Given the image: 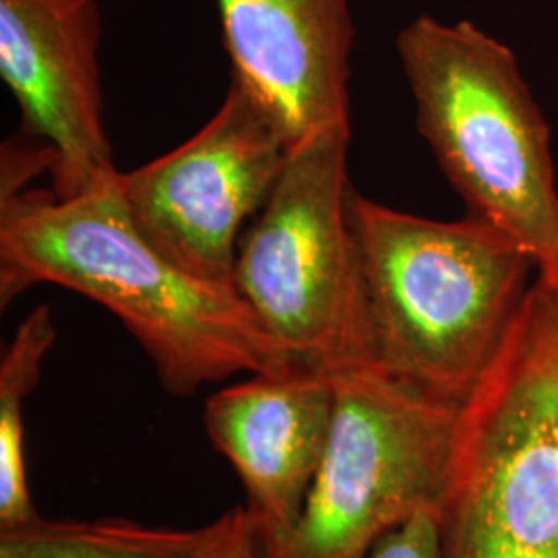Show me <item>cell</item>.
Masks as SVG:
<instances>
[{
  "label": "cell",
  "mask_w": 558,
  "mask_h": 558,
  "mask_svg": "<svg viewBox=\"0 0 558 558\" xmlns=\"http://www.w3.org/2000/svg\"><path fill=\"white\" fill-rule=\"evenodd\" d=\"M440 558H558V283L538 274L459 408Z\"/></svg>",
  "instance_id": "277c9868"
},
{
  "label": "cell",
  "mask_w": 558,
  "mask_h": 558,
  "mask_svg": "<svg viewBox=\"0 0 558 558\" xmlns=\"http://www.w3.org/2000/svg\"><path fill=\"white\" fill-rule=\"evenodd\" d=\"M54 341L52 311L40 304L17 325L0 359V527L40 518L25 456V401L40 383Z\"/></svg>",
  "instance_id": "7c38bea8"
},
{
  "label": "cell",
  "mask_w": 558,
  "mask_h": 558,
  "mask_svg": "<svg viewBox=\"0 0 558 558\" xmlns=\"http://www.w3.org/2000/svg\"><path fill=\"white\" fill-rule=\"evenodd\" d=\"M197 558H260L259 539L244 507H234L207 523Z\"/></svg>",
  "instance_id": "4fadbf2b"
},
{
  "label": "cell",
  "mask_w": 558,
  "mask_h": 558,
  "mask_svg": "<svg viewBox=\"0 0 558 558\" xmlns=\"http://www.w3.org/2000/svg\"><path fill=\"white\" fill-rule=\"evenodd\" d=\"M350 133L290 149L242 234L234 288L300 368L339 375L377 364L359 242L350 220Z\"/></svg>",
  "instance_id": "5b68a950"
},
{
  "label": "cell",
  "mask_w": 558,
  "mask_h": 558,
  "mask_svg": "<svg viewBox=\"0 0 558 558\" xmlns=\"http://www.w3.org/2000/svg\"><path fill=\"white\" fill-rule=\"evenodd\" d=\"M375 360L426 396L463 403L507 338L536 259L488 221H440L352 189Z\"/></svg>",
  "instance_id": "7a4b0ae2"
},
{
  "label": "cell",
  "mask_w": 558,
  "mask_h": 558,
  "mask_svg": "<svg viewBox=\"0 0 558 558\" xmlns=\"http://www.w3.org/2000/svg\"><path fill=\"white\" fill-rule=\"evenodd\" d=\"M203 527L145 525L131 519H46L0 527V558H197Z\"/></svg>",
  "instance_id": "8fae6325"
},
{
  "label": "cell",
  "mask_w": 558,
  "mask_h": 558,
  "mask_svg": "<svg viewBox=\"0 0 558 558\" xmlns=\"http://www.w3.org/2000/svg\"><path fill=\"white\" fill-rule=\"evenodd\" d=\"M555 283H558V278H557V279H555Z\"/></svg>",
  "instance_id": "9a60e30c"
},
{
  "label": "cell",
  "mask_w": 558,
  "mask_h": 558,
  "mask_svg": "<svg viewBox=\"0 0 558 558\" xmlns=\"http://www.w3.org/2000/svg\"><path fill=\"white\" fill-rule=\"evenodd\" d=\"M333 408V375L308 368L251 375L207 399L205 433L239 474L259 548L276 546L296 527L327 449Z\"/></svg>",
  "instance_id": "9c48e42d"
},
{
  "label": "cell",
  "mask_w": 558,
  "mask_h": 558,
  "mask_svg": "<svg viewBox=\"0 0 558 558\" xmlns=\"http://www.w3.org/2000/svg\"><path fill=\"white\" fill-rule=\"evenodd\" d=\"M119 177L71 199L52 189L0 197V306L38 283L98 302L137 339L161 387L179 398L234 375L300 368L234 283L195 278L143 239Z\"/></svg>",
  "instance_id": "6da1fadb"
},
{
  "label": "cell",
  "mask_w": 558,
  "mask_h": 558,
  "mask_svg": "<svg viewBox=\"0 0 558 558\" xmlns=\"http://www.w3.org/2000/svg\"><path fill=\"white\" fill-rule=\"evenodd\" d=\"M333 380L331 433L302 515L260 558H366L442 497L461 405L422 393L379 364Z\"/></svg>",
  "instance_id": "8992f818"
},
{
  "label": "cell",
  "mask_w": 558,
  "mask_h": 558,
  "mask_svg": "<svg viewBox=\"0 0 558 558\" xmlns=\"http://www.w3.org/2000/svg\"><path fill=\"white\" fill-rule=\"evenodd\" d=\"M98 0H0V77L21 133L50 151L60 199L117 179L104 124Z\"/></svg>",
  "instance_id": "ba28073f"
},
{
  "label": "cell",
  "mask_w": 558,
  "mask_h": 558,
  "mask_svg": "<svg viewBox=\"0 0 558 558\" xmlns=\"http://www.w3.org/2000/svg\"><path fill=\"white\" fill-rule=\"evenodd\" d=\"M232 80L278 119L290 149L325 133H350V0H216Z\"/></svg>",
  "instance_id": "30bf717a"
},
{
  "label": "cell",
  "mask_w": 558,
  "mask_h": 558,
  "mask_svg": "<svg viewBox=\"0 0 558 558\" xmlns=\"http://www.w3.org/2000/svg\"><path fill=\"white\" fill-rule=\"evenodd\" d=\"M366 558H440L437 509L403 523L380 539Z\"/></svg>",
  "instance_id": "5bb4252c"
},
{
  "label": "cell",
  "mask_w": 558,
  "mask_h": 558,
  "mask_svg": "<svg viewBox=\"0 0 558 558\" xmlns=\"http://www.w3.org/2000/svg\"><path fill=\"white\" fill-rule=\"evenodd\" d=\"M290 156L278 119L242 83L180 147L120 172L124 207L151 246L182 271L234 283L242 226L269 199Z\"/></svg>",
  "instance_id": "52a82bcc"
},
{
  "label": "cell",
  "mask_w": 558,
  "mask_h": 558,
  "mask_svg": "<svg viewBox=\"0 0 558 558\" xmlns=\"http://www.w3.org/2000/svg\"><path fill=\"white\" fill-rule=\"evenodd\" d=\"M403 75L426 140L468 216L507 232L558 278V186L550 126L518 57L470 21L433 15L398 36Z\"/></svg>",
  "instance_id": "3957f363"
}]
</instances>
